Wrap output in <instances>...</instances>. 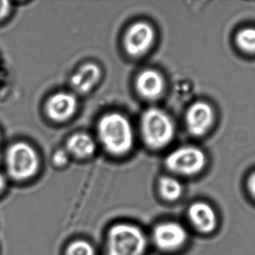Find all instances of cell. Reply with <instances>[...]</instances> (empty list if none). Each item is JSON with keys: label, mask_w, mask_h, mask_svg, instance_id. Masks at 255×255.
<instances>
[{"label": "cell", "mask_w": 255, "mask_h": 255, "mask_svg": "<svg viewBox=\"0 0 255 255\" xmlns=\"http://www.w3.org/2000/svg\"><path fill=\"white\" fill-rule=\"evenodd\" d=\"M215 121L212 106L205 101H198L189 107L186 114V124L189 133L200 137L206 134Z\"/></svg>", "instance_id": "obj_7"}, {"label": "cell", "mask_w": 255, "mask_h": 255, "mask_svg": "<svg viewBox=\"0 0 255 255\" xmlns=\"http://www.w3.org/2000/svg\"><path fill=\"white\" fill-rule=\"evenodd\" d=\"M235 43L241 52L247 55H255V28H241L235 35Z\"/></svg>", "instance_id": "obj_14"}, {"label": "cell", "mask_w": 255, "mask_h": 255, "mask_svg": "<svg viewBox=\"0 0 255 255\" xmlns=\"http://www.w3.org/2000/svg\"><path fill=\"white\" fill-rule=\"evenodd\" d=\"M206 162V156L200 148L185 146L170 153L165 160V164L174 173L191 176L202 172Z\"/></svg>", "instance_id": "obj_5"}, {"label": "cell", "mask_w": 255, "mask_h": 255, "mask_svg": "<svg viewBox=\"0 0 255 255\" xmlns=\"http://www.w3.org/2000/svg\"><path fill=\"white\" fill-rule=\"evenodd\" d=\"M98 135L106 151L113 155H124L133 146L131 125L126 117L119 113L108 114L101 118Z\"/></svg>", "instance_id": "obj_1"}, {"label": "cell", "mask_w": 255, "mask_h": 255, "mask_svg": "<svg viewBox=\"0 0 255 255\" xmlns=\"http://www.w3.org/2000/svg\"><path fill=\"white\" fill-rule=\"evenodd\" d=\"M189 218L199 232L210 234L217 226V217L212 207L205 202H196L189 208Z\"/></svg>", "instance_id": "obj_10"}, {"label": "cell", "mask_w": 255, "mask_h": 255, "mask_svg": "<svg viewBox=\"0 0 255 255\" xmlns=\"http://www.w3.org/2000/svg\"><path fill=\"white\" fill-rule=\"evenodd\" d=\"M140 127L144 142L152 149L164 148L170 143L175 135V127L169 115L156 108L144 112Z\"/></svg>", "instance_id": "obj_2"}, {"label": "cell", "mask_w": 255, "mask_h": 255, "mask_svg": "<svg viewBox=\"0 0 255 255\" xmlns=\"http://www.w3.org/2000/svg\"><path fill=\"white\" fill-rule=\"evenodd\" d=\"M6 165L12 178L19 181L28 179L34 176L38 169V156L28 144L18 142L7 151Z\"/></svg>", "instance_id": "obj_4"}, {"label": "cell", "mask_w": 255, "mask_h": 255, "mask_svg": "<svg viewBox=\"0 0 255 255\" xmlns=\"http://www.w3.org/2000/svg\"><path fill=\"white\" fill-rule=\"evenodd\" d=\"M136 88L144 98L155 100L161 95L164 88L163 76L156 70H143L136 78Z\"/></svg>", "instance_id": "obj_11"}, {"label": "cell", "mask_w": 255, "mask_h": 255, "mask_svg": "<svg viewBox=\"0 0 255 255\" xmlns=\"http://www.w3.org/2000/svg\"><path fill=\"white\" fill-rule=\"evenodd\" d=\"M10 2L7 1H0V20L4 19V17L10 13Z\"/></svg>", "instance_id": "obj_18"}, {"label": "cell", "mask_w": 255, "mask_h": 255, "mask_svg": "<svg viewBox=\"0 0 255 255\" xmlns=\"http://www.w3.org/2000/svg\"><path fill=\"white\" fill-rule=\"evenodd\" d=\"M69 160L68 152L64 150H58L53 155V163L56 166H63L67 164Z\"/></svg>", "instance_id": "obj_17"}, {"label": "cell", "mask_w": 255, "mask_h": 255, "mask_svg": "<svg viewBox=\"0 0 255 255\" xmlns=\"http://www.w3.org/2000/svg\"><path fill=\"white\" fill-rule=\"evenodd\" d=\"M154 31L145 22H137L130 25L124 38V46L128 55L139 57L144 55L154 40Z\"/></svg>", "instance_id": "obj_6"}, {"label": "cell", "mask_w": 255, "mask_h": 255, "mask_svg": "<svg viewBox=\"0 0 255 255\" xmlns=\"http://www.w3.org/2000/svg\"><path fill=\"white\" fill-rule=\"evenodd\" d=\"M66 255H95V252L92 246L86 241H77L69 246Z\"/></svg>", "instance_id": "obj_16"}, {"label": "cell", "mask_w": 255, "mask_h": 255, "mask_svg": "<svg viewBox=\"0 0 255 255\" xmlns=\"http://www.w3.org/2000/svg\"><path fill=\"white\" fill-rule=\"evenodd\" d=\"M67 152L77 158H88L96 151V143L86 133H76L67 140Z\"/></svg>", "instance_id": "obj_13"}, {"label": "cell", "mask_w": 255, "mask_h": 255, "mask_svg": "<svg viewBox=\"0 0 255 255\" xmlns=\"http://www.w3.org/2000/svg\"><path fill=\"white\" fill-rule=\"evenodd\" d=\"M77 106V100L73 94L58 92L48 100L46 111L51 119L62 122L70 119L74 115Z\"/></svg>", "instance_id": "obj_9"}, {"label": "cell", "mask_w": 255, "mask_h": 255, "mask_svg": "<svg viewBox=\"0 0 255 255\" xmlns=\"http://www.w3.org/2000/svg\"><path fill=\"white\" fill-rule=\"evenodd\" d=\"M101 75V70L98 65L93 63H88L82 65L72 76L70 85L76 92L82 94H87L98 83Z\"/></svg>", "instance_id": "obj_12"}, {"label": "cell", "mask_w": 255, "mask_h": 255, "mask_svg": "<svg viewBox=\"0 0 255 255\" xmlns=\"http://www.w3.org/2000/svg\"><path fill=\"white\" fill-rule=\"evenodd\" d=\"M187 232L177 223H165L159 225L153 232V241L159 250L175 251L181 248L187 241Z\"/></svg>", "instance_id": "obj_8"}, {"label": "cell", "mask_w": 255, "mask_h": 255, "mask_svg": "<svg viewBox=\"0 0 255 255\" xmlns=\"http://www.w3.org/2000/svg\"><path fill=\"white\" fill-rule=\"evenodd\" d=\"M146 248V238L136 226L116 225L109 231L107 255H143Z\"/></svg>", "instance_id": "obj_3"}, {"label": "cell", "mask_w": 255, "mask_h": 255, "mask_svg": "<svg viewBox=\"0 0 255 255\" xmlns=\"http://www.w3.org/2000/svg\"><path fill=\"white\" fill-rule=\"evenodd\" d=\"M159 190L163 199L173 202L182 194V186L175 178L163 177L159 180Z\"/></svg>", "instance_id": "obj_15"}, {"label": "cell", "mask_w": 255, "mask_h": 255, "mask_svg": "<svg viewBox=\"0 0 255 255\" xmlns=\"http://www.w3.org/2000/svg\"><path fill=\"white\" fill-rule=\"evenodd\" d=\"M4 185H5V181H4V177L0 173V193L4 189Z\"/></svg>", "instance_id": "obj_20"}, {"label": "cell", "mask_w": 255, "mask_h": 255, "mask_svg": "<svg viewBox=\"0 0 255 255\" xmlns=\"http://www.w3.org/2000/svg\"><path fill=\"white\" fill-rule=\"evenodd\" d=\"M248 187L250 193L255 199V172L249 178Z\"/></svg>", "instance_id": "obj_19"}]
</instances>
